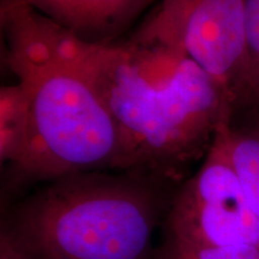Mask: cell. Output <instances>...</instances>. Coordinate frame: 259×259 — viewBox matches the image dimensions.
I'll use <instances>...</instances> for the list:
<instances>
[{"instance_id":"obj_10","label":"cell","mask_w":259,"mask_h":259,"mask_svg":"<svg viewBox=\"0 0 259 259\" xmlns=\"http://www.w3.org/2000/svg\"><path fill=\"white\" fill-rule=\"evenodd\" d=\"M149 259H259V245L197 246L166 239Z\"/></svg>"},{"instance_id":"obj_4","label":"cell","mask_w":259,"mask_h":259,"mask_svg":"<svg viewBox=\"0 0 259 259\" xmlns=\"http://www.w3.org/2000/svg\"><path fill=\"white\" fill-rule=\"evenodd\" d=\"M166 239L197 246L259 245V218L252 210L216 132L199 169L168 204Z\"/></svg>"},{"instance_id":"obj_12","label":"cell","mask_w":259,"mask_h":259,"mask_svg":"<svg viewBox=\"0 0 259 259\" xmlns=\"http://www.w3.org/2000/svg\"><path fill=\"white\" fill-rule=\"evenodd\" d=\"M0 259H35L5 229L0 231Z\"/></svg>"},{"instance_id":"obj_11","label":"cell","mask_w":259,"mask_h":259,"mask_svg":"<svg viewBox=\"0 0 259 259\" xmlns=\"http://www.w3.org/2000/svg\"><path fill=\"white\" fill-rule=\"evenodd\" d=\"M246 72L244 99L259 106V0H246Z\"/></svg>"},{"instance_id":"obj_6","label":"cell","mask_w":259,"mask_h":259,"mask_svg":"<svg viewBox=\"0 0 259 259\" xmlns=\"http://www.w3.org/2000/svg\"><path fill=\"white\" fill-rule=\"evenodd\" d=\"M0 15L8 41L6 64L18 80L57 67L78 66L93 46L25 0H2Z\"/></svg>"},{"instance_id":"obj_7","label":"cell","mask_w":259,"mask_h":259,"mask_svg":"<svg viewBox=\"0 0 259 259\" xmlns=\"http://www.w3.org/2000/svg\"><path fill=\"white\" fill-rule=\"evenodd\" d=\"M90 45H111L153 0H25Z\"/></svg>"},{"instance_id":"obj_5","label":"cell","mask_w":259,"mask_h":259,"mask_svg":"<svg viewBox=\"0 0 259 259\" xmlns=\"http://www.w3.org/2000/svg\"><path fill=\"white\" fill-rule=\"evenodd\" d=\"M246 0H161L141 31L183 52L235 103L244 99Z\"/></svg>"},{"instance_id":"obj_2","label":"cell","mask_w":259,"mask_h":259,"mask_svg":"<svg viewBox=\"0 0 259 259\" xmlns=\"http://www.w3.org/2000/svg\"><path fill=\"white\" fill-rule=\"evenodd\" d=\"M233 107L221 84L185 54L142 73L115 113L121 139L116 168L178 179L205 156Z\"/></svg>"},{"instance_id":"obj_1","label":"cell","mask_w":259,"mask_h":259,"mask_svg":"<svg viewBox=\"0 0 259 259\" xmlns=\"http://www.w3.org/2000/svg\"><path fill=\"white\" fill-rule=\"evenodd\" d=\"M151 177L84 171L18 203L2 228L35 259H149L164 202Z\"/></svg>"},{"instance_id":"obj_8","label":"cell","mask_w":259,"mask_h":259,"mask_svg":"<svg viewBox=\"0 0 259 259\" xmlns=\"http://www.w3.org/2000/svg\"><path fill=\"white\" fill-rule=\"evenodd\" d=\"M30 135V89L18 82L0 89V161L16 163L27 149Z\"/></svg>"},{"instance_id":"obj_3","label":"cell","mask_w":259,"mask_h":259,"mask_svg":"<svg viewBox=\"0 0 259 259\" xmlns=\"http://www.w3.org/2000/svg\"><path fill=\"white\" fill-rule=\"evenodd\" d=\"M19 82L30 89V135L23 155L10 166L14 185L115 168L120 135L79 65Z\"/></svg>"},{"instance_id":"obj_9","label":"cell","mask_w":259,"mask_h":259,"mask_svg":"<svg viewBox=\"0 0 259 259\" xmlns=\"http://www.w3.org/2000/svg\"><path fill=\"white\" fill-rule=\"evenodd\" d=\"M220 132L233 170L259 218V130L238 131L228 121L220 126Z\"/></svg>"}]
</instances>
